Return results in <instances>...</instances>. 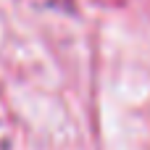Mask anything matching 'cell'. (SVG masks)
Returning <instances> with one entry per match:
<instances>
[{"instance_id": "1", "label": "cell", "mask_w": 150, "mask_h": 150, "mask_svg": "<svg viewBox=\"0 0 150 150\" xmlns=\"http://www.w3.org/2000/svg\"><path fill=\"white\" fill-rule=\"evenodd\" d=\"M53 5H61V8H69V0H50Z\"/></svg>"}]
</instances>
